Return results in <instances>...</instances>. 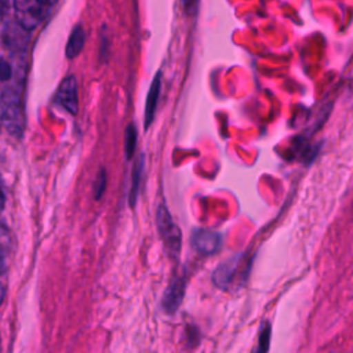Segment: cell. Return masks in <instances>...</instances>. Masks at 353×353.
<instances>
[{
  "label": "cell",
  "mask_w": 353,
  "mask_h": 353,
  "mask_svg": "<svg viewBox=\"0 0 353 353\" xmlns=\"http://www.w3.org/2000/svg\"><path fill=\"white\" fill-rule=\"evenodd\" d=\"M157 229L159 234L164 243L165 251L171 258H178L182 247V233L179 226L174 222L167 205L163 203L159 205L157 214Z\"/></svg>",
  "instance_id": "obj_1"
},
{
  "label": "cell",
  "mask_w": 353,
  "mask_h": 353,
  "mask_svg": "<svg viewBox=\"0 0 353 353\" xmlns=\"http://www.w3.org/2000/svg\"><path fill=\"white\" fill-rule=\"evenodd\" d=\"M54 6H55L54 1H37V0H17L14 3L17 19L19 25L26 30H32L37 28L48 17Z\"/></svg>",
  "instance_id": "obj_2"
},
{
  "label": "cell",
  "mask_w": 353,
  "mask_h": 353,
  "mask_svg": "<svg viewBox=\"0 0 353 353\" xmlns=\"http://www.w3.org/2000/svg\"><path fill=\"white\" fill-rule=\"evenodd\" d=\"M0 114L1 120L4 121V125L7 130L14 134L19 135L23 130V113L22 108L19 105V99L15 94H6L1 98V105H0Z\"/></svg>",
  "instance_id": "obj_3"
},
{
  "label": "cell",
  "mask_w": 353,
  "mask_h": 353,
  "mask_svg": "<svg viewBox=\"0 0 353 353\" xmlns=\"http://www.w3.org/2000/svg\"><path fill=\"white\" fill-rule=\"evenodd\" d=\"M190 241L192 247L203 255H212L222 247L221 233L208 229H194Z\"/></svg>",
  "instance_id": "obj_4"
},
{
  "label": "cell",
  "mask_w": 353,
  "mask_h": 353,
  "mask_svg": "<svg viewBox=\"0 0 353 353\" xmlns=\"http://www.w3.org/2000/svg\"><path fill=\"white\" fill-rule=\"evenodd\" d=\"M55 101L70 114H76L79 109V91L77 80L74 76L65 77L57 91Z\"/></svg>",
  "instance_id": "obj_5"
},
{
  "label": "cell",
  "mask_w": 353,
  "mask_h": 353,
  "mask_svg": "<svg viewBox=\"0 0 353 353\" xmlns=\"http://www.w3.org/2000/svg\"><path fill=\"white\" fill-rule=\"evenodd\" d=\"M240 265V256L230 258L229 261L221 263L212 273V280L216 284V287L222 290H229L236 283V273Z\"/></svg>",
  "instance_id": "obj_6"
},
{
  "label": "cell",
  "mask_w": 353,
  "mask_h": 353,
  "mask_svg": "<svg viewBox=\"0 0 353 353\" xmlns=\"http://www.w3.org/2000/svg\"><path fill=\"white\" fill-rule=\"evenodd\" d=\"M185 296V280L183 279H175L164 291L163 299H161V306L165 313L172 314L175 313Z\"/></svg>",
  "instance_id": "obj_7"
},
{
  "label": "cell",
  "mask_w": 353,
  "mask_h": 353,
  "mask_svg": "<svg viewBox=\"0 0 353 353\" xmlns=\"http://www.w3.org/2000/svg\"><path fill=\"white\" fill-rule=\"evenodd\" d=\"M160 91H161V72L159 70L156 76L152 80V84L149 87L148 95H146V103H145V127L148 128L156 114L159 98H160Z\"/></svg>",
  "instance_id": "obj_8"
},
{
  "label": "cell",
  "mask_w": 353,
  "mask_h": 353,
  "mask_svg": "<svg viewBox=\"0 0 353 353\" xmlns=\"http://www.w3.org/2000/svg\"><path fill=\"white\" fill-rule=\"evenodd\" d=\"M85 39H87V34H85L84 28L81 25H76L68 39V44L65 48L66 57L70 59L76 58L81 52V50L85 44Z\"/></svg>",
  "instance_id": "obj_9"
},
{
  "label": "cell",
  "mask_w": 353,
  "mask_h": 353,
  "mask_svg": "<svg viewBox=\"0 0 353 353\" xmlns=\"http://www.w3.org/2000/svg\"><path fill=\"white\" fill-rule=\"evenodd\" d=\"M143 164H145V156L139 154V157L135 161V165L132 168V178H131V188H130V207H135L137 199H138V192L139 186L142 182V175H143Z\"/></svg>",
  "instance_id": "obj_10"
},
{
  "label": "cell",
  "mask_w": 353,
  "mask_h": 353,
  "mask_svg": "<svg viewBox=\"0 0 353 353\" xmlns=\"http://www.w3.org/2000/svg\"><path fill=\"white\" fill-rule=\"evenodd\" d=\"M124 150H125V157L127 160L132 159L134 152H135V146H137V127L134 123L128 124L127 130H125V138H124Z\"/></svg>",
  "instance_id": "obj_11"
},
{
  "label": "cell",
  "mask_w": 353,
  "mask_h": 353,
  "mask_svg": "<svg viewBox=\"0 0 353 353\" xmlns=\"http://www.w3.org/2000/svg\"><path fill=\"white\" fill-rule=\"evenodd\" d=\"M105 186H106V172H105V170H101V172L98 174L95 183H94V196L97 200H99L102 197Z\"/></svg>",
  "instance_id": "obj_12"
},
{
  "label": "cell",
  "mask_w": 353,
  "mask_h": 353,
  "mask_svg": "<svg viewBox=\"0 0 353 353\" xmlns=\"http://www.w3.org/2000/svg\"><path fill=\"white\" fill-rule=\"evenodd\" d=\"M269 341H270V327L266 324V327H263L261 336H259V350L258 353H266L268 347H269Z\"/></svg>",
  "instance_id": "obj_13"
},
{
  "label": "cell",
  "mask_w": 353,
  "mask_h": 353,
  "mask_svg": "<svg viewBox=\"0 0 353 353\" xmlns=\"http://www.w3.org/2000/svg\"><path fill=\"white\" fill-rule=\"evenodd\" d=\"M11 76V66L3 58H0V81L10 79Z\"/></svg>",
  "instance_id": "obj_14"
},
{
  "label": "cell",
  "mask_w": 353,
  "mask_h": 353,
  "mask_svg": "<svg viewBox=\"0 0 353 353\" xmlns=\"http://www.w3.org/2000/svg\"><path fill=\"white\" fill-rule=\"evenodd\" d=\"M7 10H8V3L0 1V17H3L4 14H7Z\"/></svg>",
  "instance_id": "obj_15"
},
{
  "label": "cell",
  "mask_w": 353,
  "mask_h": 353,
  "mask_svg": "<svg viewBox=\"0 0 353 353\" xmlns=\"http://www.w3.org/2000/svg\"><path fill=\"white\" fill-rule=\"evenodd\" d=\"M6 269V261H4V254L3 250L0 248V273H3Z\"/></svg>",
  "instance_id": "obj_16"
},
{
  "label": "cell",
  "mask_w": 353,
  "mask_h": 353,
  "mask_svg": "<svg viewBox=\"0 0 353 353\" xmlns=\"http://www.w3.org/2000/svg\"><path fill=\"white\" fill-rule=\"evenodd\" d=\"M4 201H6V199H4V193H3V190H1V188H0V214H1L3 208H4Z\"/></svg>",
  "instance_id": "obj_17"
},
{
  "label": "cell",
  "mask_w": 353,
  "mask_h": 353,
  "mask_svg": "<svg viewBox=\"0 0 353 353\" xmlns=\"http://www.w3.org/2000/svg\"><path fill=\"white\" fill-rule=\"evenodd\" d=\"M4 287H3V284L0 283V305L3 303V299H4Z\"/></svg>",
  "instance_id": "obj_18"
}]
</instances>
